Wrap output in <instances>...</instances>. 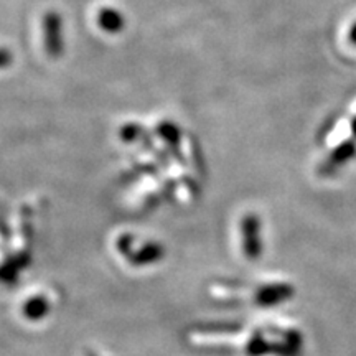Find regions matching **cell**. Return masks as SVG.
Here are the masks:
<instances>
[{"label": "cell", "instance_id": "1", "mask_svg": "<svg viewBox=\"0 0 356 356\" xmlns=\"http://www.w3.org/2000/svg\"><path fill=\"white\" fill-rule=\"evenodd\" d=\"M244 229H246V244H244V249H246L248 257H256L259 254V241H257V221L254 218H249V220L244 222Z\"/></svg>", "mask_w": 356, "mask_h": 356}, {"label": "cell", "instance_id": "2", "mask_svg": "<svg viewBox=\"0 0 356 356\" xmlns=\"http://www.w3.org/2000/svg\"><path fill=\"white\" fill-rule=\"evenodd\" d=\"M353 40L356 42V29H355V35H353Z\"/></svg>", "mask_w": 356, "mask_h": 356}]
</instances>
